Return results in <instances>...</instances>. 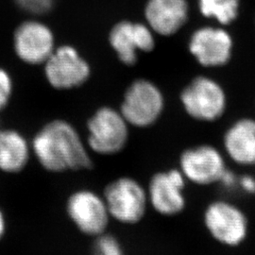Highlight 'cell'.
<instances>
[{
    "instance_id": "cell-1",
    "label": "cell",
    "mask_w": 255,
    "mask_h": 255,
    "mask_svg": "<svg viewBox=\"0 0 255 255\" xmlns=\"http://www.w3.org/2000/svg\"><path fill=\"white\" fill-rule=\"evenodd\" d=\"M32 146L39 163L51 172L90 169L93 164L78 131L62 120L43 128L34 137Z\"/></svg>"
},
{
    "instance_id": "cell-2",
    "label": "cell",
    "mask_w": 255,
    "mask_h": 255,
    "mask_svg": "<svg viewBox=\"0 0 255 255\" xmlns=\"http://www.w3.org/2000/svg\"><path fill=\"white\" fill-rule=\"evenodd\" d=\"M103 199L110 217L122 224H137L146 216V189L131 177H119L105 187Z\"/></svg>"
},
{
    "instance_id": "cell-3",
    "label": "cell",
    "mask_w": 255,
    "mask_h": 255,
    "mask_svg": "<svg viewBox=\"0 0 255 255\" xmlns=\"http://www.w3.org/2000/svg\"><path fill=\"white\" fill-rule=\"evenodd\" d=\"M182 107L195 120L214 122L226 111V94L219 82L200 76L193 79L181 93Z\"/></svg>"
},
{
    "instance_id": "cell-4",
    "label": "cell",
    "mask_w": 255,
    "mask_h": 255,
    "mask_svg": "<svg viewBox=\"0 0 255 255\" xmlns=\"http://www.w3.org/2000/svg\"><path fill=\"white\" fill-rule=\"evenodd\" d=\"M164 108V99L161 90L153 82L140 79L128 87L120 112L128 125L144 128L154 125Z\"/></svg>"
},
{
    "instance_id": "cell-5",
    "label": "cell",
    "mask_w": 255,
    "mask_h": 255,
    "mask_svg": "<svg viewBox=\"0 0 255 255\" xmlns=\"http://www.w3.org/2000/svg\"><path fill=\"white\" fill-rule=\"evenodd\" d=\"M203 223L210 236L224 246H239L248 237L249 221L245 213L225 200L210 203L203 214Z\"/></svg>"
},
{
    "instance_id": "cell-6",
    "label": "cell",
    "mask_w": 255,
    "mask_h": 255,
    "mask_svg": "<svg viewBox=\"0 0 255 255\" xmlns=\"http://www.w3.org/2000/svg\"><path fill=\"white\" fill-rule=\"evenodd\" d=\"M128 126L121 112L110 107L101 108L87 124L88 146L98 154H118L127 146Z\"/></svg>"
},
{
    "instance_id": "cell-7",
    "label": "cell",
    "mask_w": 255,
    "mask_h": 255,
    "mask_svg": "<svg viewBox=\"0 0 255 255\" xmlns=\"http://www.w3.org/2000/svg\"><path fill=\"white\" fill-rule=\"evenodd\" d=\"M179 169L186 181L206 186L219 183L227 166L224 156L216 146L203 144L182 151L179 159Z\"/></svg>"
},
{
    "instance_id": "cell-8",
    "label": "cell",
    "mask_w": 255,
    "mask_h": 255,
    "mask_svg": "<svg viewBox=\"0 0 255 255\" xmlns=\"http://www.w3.org/2000/svg\"><path fill=\"white\" fill-rule=\"evenodd\" d=\"M68 217L82 234L98 237L109 225V211L103 197L87 189L74 192L67 200Z\"/></svg>"
},
{
    "instance_id": "cell-9",
    "label": "cell",
    "mask_w": 255,
    "mask_h": 255,
    "mask_svg": "<svg viewBox=\"0 0 255 255\" xmlns=\"http://www.w3.org/2000/svg\"><path fill=\"white\" fill-rule=\"evenodd\" d=\"M186 182L179 168L155 173L146 188L148 204L161 216L180 215L186 207Z\"/></svg>"
},
{
    "instance_id": "cell-10",
    "label": "cell",
    "mask_w": 255,
    "mask_h": 255,
    "mask_svg": "<svg viewBox=\"0 0 255 255\" xmlns=\"http://www.w3.org/2000/svg\"><path fill=\"white\" fill-rule=\"evenodd\" d=\"M234 42L228 31L206 26L196 29L189 39L188 49L204 67H219L229 63Z\"/></svg>"
},
{
    "instance_id": "cell-11",
    "label": "cell",
    "mask_w": 255,
    "mask_h": 255,
    "mask_svg": "<svg viewBox=\"0 0 255 255\" xmlns=\"http://www.w3.org/2000/svg\"><path fill=\"white\" fill-rule=\"evenodd\" d=\"M109 41L120 62L128 66L136 64L138 52H150L155 46L150 27L127 20L120 21L112 27Z\"/></svg>"
},
{
    "instance_id": "cell-12",
    "label": "cell",
    "mask_w": 255,
    "mask_h": 255,
    "mask_svg": "<svg viewBox=\"0 0 255 255\" xmlns=\"http://www.w3.org/2000/svg\"><path fill=\"white\" fill-rule=\"evenodd\" d=\"M46 73L54 87L69 89L87 81L90 67L73 47L63 46L47 59Z\"/></svg>"
},
{
    "instance_id": "cell-13",
    "label": "cell",
    "mask_w": 255,
    "mask_h": 255,
    "mask_svg": "<svg viewBox=\"0 0 255 255\" xmlns=\"http://www.w3.org/2000/svg\"><path fill=\"white\" fill-rule=\"evenodd\" d=\"M189 6L186 0H147L145 17L147 26L163 36L177 33L188 20Z\"/></svg>"
},
{
    "instance_id": "cell-14",
    "label": "cell",
    "mask_w": 255,
    "mask_h": 255,
    "mask_svg": "<svg viewBox=\"0 0 255 255\" xmlns=\"http://www.w3.org/2000/svg\"><path fill=\"white\" fill-rule=\"evenodd\" d=\"M14 46L23 61L28 64H40L51 55L53 36L45 25L38 22H27L17 28Z\"/></svg>"
},
{
    "instance_id": "cell-15",
    "label": "cell",
    "mask_w": 255,
    "mask_h": 255,
    "mask_svg": "<svg viewBox=\"0 0 255 255\" xmlns=\"http://www.w3.org/2000/svg\"><path fill=\"white\" fill-rule=\"evenodd\" d=\"M223 147L236 164L255 165V120L241 119L233 123L224 133Z\"/></svg>"
},
{
    "instance_id": "cell-16",
    "label": "cell",
    "mask_w": 255,
    "mask_h": 255,
    "mask_svg": "<svg viewBox=\"0 0 255 255\" xmlns=\"http://www.w3.org/2000/svg\"><path fill=\"white\" fill-rule=\"evenodd\" d=\"M27 141L15 130H0V170L17 173L28 162Z\"/></svg>"
},
{
    "instance_id": "cell-17",
    "label": "cell",
    "mask_w": 255,
    "mask_h": 255,
    "mask_svg": "<svg viewBox=\"0 0 255 255\" xmlns=\"http://www.w3.org/2000/svg\"><path fill=\"white\" fill-rule=\"evenodd\" d=\"M239 8L240 0H199L201 14L204 17L215 19L224 26L237 20Z\"/></svg>"
},
{
    "instance_id": "cell-18",
    "label": "cell",
    "mask_w": 255,
    "mask_h": 255,
    "mask_svg": "<svg viewBox=\"0 0 255 255\" xmlns=\"http://www.w3.org/2000/svg\"><path fill=\"white\" fill-rule=\"evenodd\" d=\"M93 255H126L119 239L108 234L97 237L93 246Z\"/></svg>"
},
{
    "instance_id": "cell-19",
    "label": "cell",
    "mask_w": 255,
    "mask_h": 255,
    "mask_svg": "<svg viewBox=\"0 0 255 255\" xmlns=\"http://www.w3.org/2000/svg\"><path fill=\"white\" fill-rule=\"evenodd\" d=\"M55 0H16L19 6L28 12L44 13L52 8Z\"/></svg>"
},
{
    "instance_id": "cell-20",
    "label": "cell",
    "mask_w": 255,
    "mask_h": 255,
    "mask_svg": "<svg viewBox=\"0 0 255 255\" xmlns=\"http://www.w3.org/2000/svg\"><path fill=\"white\" fill-rule=\"evenodd\" d=\"M11 82L9 75L0 69V110L3 109L9 101Z\"/></svg>"
},
{
    "instance_id": "cell-21",
    "label": "cell",
    "mask_w": 255,
    "mask_h": 255,
    "mask_svg": "<svg viewBox=\"0 0 255 255\" xmlns=\"http://www.w3.org/2000/svg\"><path fill=\"white\" fill-rule=\"evenodd\" d=\"M219 183L227 190L234 189L236 186H238V177L232 170L227 168L224 173L222 174Z\"/></svg>"
},
{
    "instance_id": "cell-22",
    "label": "cell",
    "mask_w": 255,
    "mask_h": 255,
    "mask_svg": "<svg viewBox=\"0 0 255 255\" xmlns=\"http://www.w3.org/2000/svg\"><path fill=\"white\" fill-rule=\"evenodd\" d=\"M238 186L247 194H255V178L246 174L238 177Z\"/></svg>"
},
{
    "instance_id": "cell-23",
    "label": "cell",
    "mask_w": 255,
    "mask_h": 255,
    "mask_svg": "<svg viewBox=\"0 0 255 255\" xmlns=\"http://www.w3.org/2000/svg\"><path fill=\"white\" fill-rule=\"evenodd\" d=\"M6 231V220L2 211L0 210V239L3 237Z\"/></svg>"
}]
</instances>
